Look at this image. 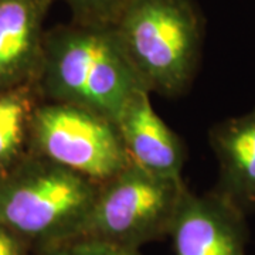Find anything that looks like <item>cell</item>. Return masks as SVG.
Returning <instances> with one entry per match:
<instances>
[{
	"instance_id": "cell-1",
	"label": "cell",
	"mask_w": 255,
	"mask_h": 255,
	"mask_svg": "<svg viewBox=\"0 0 255 255\" xmlns=\"http://www.w3.org/2000/svg\"><path fill=\"white\" fill-rule=\"evenodd\" d=\"M37 74L51 102L81 107L114 122L142 88L111 23L73 20L47 33Z\"/></svg>"
},
{
	"instance_id": "cell-2",
	"label": "cell",
	"mask_w": 255,
	"mask_h": 255,
	"mask_svg": "<svg viewBox=\"0 0 255 255\" xmlns=\"http://www.w3.org/2000/svg\"><path fill=\"white\" fill-rule=\"evenodd\" d=\"M111 26L142 88L167 98L187 91L204 41L194 0H122Z\"/></svg>"
},
{
	"instance_id": "cell-3",
	"label": "cell",
	"mask_w": 255,
	"mask_h": 255,
	"mask_svg": "<svg viewBox=\"0 0 255 255\" xmlns=\"http://www.w3.org/2000/svg\"><path fill=\"white\" fill-rule=\"evenodd\" d=\"M98 186L36 156L0 176V226L40 251L78 237Z\"/></svg>"
},
{
	"instance_id": "cell-4",
	"label": "cell",
	"mask_w": 255,
	"mask_h": 255,
	"mask_svg": "<svg viewBox=\"0 0 255 255\" xmlns=\"http://www.w3.org/2000/svg\"><path fill=\"white\" fill-rule=\"evenodd\" d=\"M189 187L130 164L101 183L78 237L137 248L169 236L177 207Z\"/></svg>"
},
{
	"instance_id": "cell-5",
	"label": "cell",
	"mask_w": 255,
	"mask_h": 255,
	"mask_svg": "<svg viewBox=\"0 0 255 255\" xmlns=\"http://www.w3.org/2000/svg\"><path fill=\"white\" fill-rule=\"evenodd\" d=\"M30 136L37 156L98 184L132 164L117 124L81 107L61 102L38 107Z\"/></svg>"
},
{
	"instance_id": "cell-6",
	"label": "cell",
	"mask_w": 255,
	"mask_h": 255,
	"mask_svg": "<svg viewBox=\"0 0 255 255\" xmlns=\"http://www.w3.org/2000/svg\"><path fill=\"white\" fill-rule=\"evenodd\" d=\"M247 217L216 191L199 196L187 189L167 237L174 255H247Z\"/></svg>"
},
{
	"instance_id": "cell-7",
	"label": "cell",
	"mask_w": 255,
	"mask_h": 255,
	"mask_svg": "<svg viewBox=\"0 0 255 255\" xmlns=\"http://www.w3.org/2000/svg\"><path fill=\"white\" fill-rule=\"evenodd\" d=\"M115 124L132 163L157 176L182 177L186 146L182 137L155 112L150 92L137 90Z\"/></svg>"
},
{
	"instance_id": "cell-8",
	"label": "cell",
	"mask_w": 255,
	"mask_h": 255,
	"mask_svg": "<svg viewBox=\"0 0 255 255\" xmlns=\"http://www.w3.org/2000/svg\"><path fill=\"white\" fill-rule=\"evenodd\" d=\"M209 142L219 162L213 191L246 216L255 211V108L244 115L217 122Z\"/></svg>"
},
{
	"instance_id": "cell-9",
	"label": "cell",
	"mask_w": 255,
	"mask_h": 255,
	"mask_svg": "<svg viewBox=\"0 0 255 255\" xmlns=\"http://www.w3.org/2000/svg\"><path fill=\"white\" fill-rule=\"evenodd\" d=\"M51 0H0V91L38 73Z\"/></svg>"
},
{
	"instance_id": "cell-10",
	"label": "cell",
	"mask_w": 255,
	"mask_h": 255,
	"mask_svg": "<svg viewBox=\"0 0 255 255\" xmlns=\"http://www.w3.org/2000/svg\"><path fill=\"white\" fill-rule=\"evenodd\" d=\"M34 111L36 107L26 90L0 91V170L13 169L27 133L31 135Z\"/></svg>"
},
{
	"instance_id": "cell-11",
	"label": "cell",
	"mask_w": 255,
	"mask_h": 255,
	"mask_svg": "<svg viewBox=\"0 0 255 255\" xmlns=\"http://www.w3.org/2000/svg\"><path fill=\"white\" fill-rule=\"evenodd\" d=\"M40 255H142L140 250L119 246L105 240L91 237H75L47 247Z\"/></svg>"
},
{
	"instance_id": "cell-12",
	"label": "cell",
	"mask_w": 255,
	"mask_h": 255,
	"mask_svg": "<svg viewBox=\"0 0 255 255\" xmlns=\"http://www.w3.org/2000/svg\"><path fill=\"white\" fill-rule=\"evenodd\" d=\"M73 11V20L87 23H111L122 0H64Z\"/></svg>"
},
{
	"instance_id": "cell-13",
	"label": "cell",
	"mask_w": 255,
	"mask_h": 255,
	"mask_svg": "<svg viewBox=\"0 0 255 255\" xmlns=\"http://www.w3.org/2000/svg\"><path fill=\"white\" fill-rule=\"evenodd\" d=\"M33 244L9 228L0 226V255H30Z\"/></svg>"
}]
</instances>
